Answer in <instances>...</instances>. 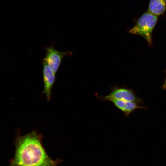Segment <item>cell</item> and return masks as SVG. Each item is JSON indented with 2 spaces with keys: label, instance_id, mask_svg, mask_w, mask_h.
<instances>
[{
  "label": "cell",
  "instance_id": "1",
  "mask_svg": "<svg viewBox=\"0 0 166 166\" xmlns=\"http://www.w3.org/2000/svg\"><path fill=\"white\" fill-rule=\"evenodd\" d=\"M41 136L34 131L18 136L16 152L11 166H56L59 160H54L47 154L41 143Z\"/></svg>",
  "mask_w": 166,
  "mask_h": 166
},
{
  "label": "cell",
  "instance_id": "2",
  "mask_svg": "<svg viewBox=\"0 0 166 166\" xmlns=\"http://www.w3.org/2000/svg\"><path fill=\"white\" fill-rule=\"evenodd\" d=\"M158 16L147 11L138 20L136 25L129 31L132 34H138L144 37L149 45L152 44V35Z\"/></svg>",
  "mask_w": 166,
  "mask_h": 166
},
{
  "label": "cell",
  "instance_id": "3",
  "mask_svg": "<svg viewBox=\"0 0 166 166\" xmlns=\"http://www.w3.org/2000/svg\"><path fill=\"white\" fill-rule=\"evenodd\" d=\"M98 98L102 101L116 99L132 101L138 104L142 103V100L137 97L133 91L122 88H114L108 95L104 97L99 96Z\"/></svg>",
  "mask_w": 166,
  "mask_h": 166
},
{
  "label": "cell",
  "instance_id": "4",
  "mask_svg": "<svg viewBox=\"0 0 166 166\" xmlns=\"http://www.w3.org/2000/svg\"><path fill=\"white\" fill-rule=\"evenodd\" d=\"M46 51V55L43 60L46 62L51 69L55 73L57 71L63 58L71 54L69 52L58 51L53 46L47 47Z\"/></svg>",
  "mask_w": 166,
  "mask_h": 166
},
{
  "label": "cell",
  "instance_id": "5",
  "mask_svg": "<svg viewBox=\"0 0 166 166\" xmlns=\"http://www.w3.org/2000/svg\"><path fill=\"white\" fill-rule=\"evenodd\" d=\"M43 75L44 84L43 93L46 95L48 100L51 97L52 86L55 81V73L49 67L46 62L43 61Z\"/></svg>",
  "mask_w": 166,
  "mask_h": 166
},
{
  "label": "cell",
  "instance_id": "6",
  "mask_svg": "<svg viewBox=\"0 0 166 166\" xmlns=\"http://www.w3.org/2000/svg\"><path fill=\"white\" fill-rule=\"evenodd\" d=\"M111 102L118 109L122 111L125 117H127L137 109H146V107L141 106L136 102L124 100L112 99Z\"/></svg>",
  "mask_w": 166,
  "mask_h": 166
},
{
  "label": "cell",
  "instance_id": "7",
  "mask_svg": "<svg viewBox=\"0 0 166 166\" xmlns=\"http://www.w3.org/2000/svg\"><path fill=\"white\" fill-rule=\"evenodd\" d=\"M166 10V0H150L148 11L159 16Z\"/></svg>",
  "mask_w": 166,
  "mask_h": 166
},
{
  "label": "cell",
  "instance_id": "8",
  "mask_svg": "<svg viewBox=\"0 0 166 166\" xmlns=\"http://www.w3.org/2000/svg\"><path fill=\"white\" fill-rule=\"evenodd\" d=\"M162 87L163 89H166V77L165 81L163 85L162 86Z\"/></svg>",
  "mask_w": 166,
  "mask_h": 166
}]
</instances>
